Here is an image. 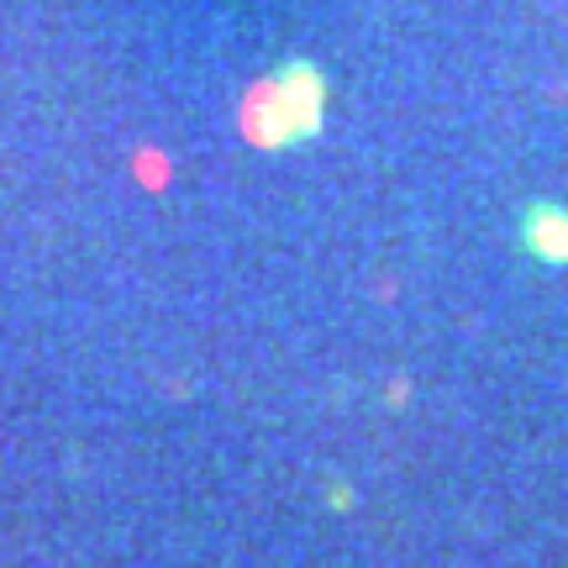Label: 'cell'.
Masks as SVG:
<instances>
[{
    "label": "cell",
    "instance_id": "2",
    "mask_svg": "<svg viewBox=\"0 0 568 568\" xmlns=\"http://www.w3.org/2000/svg\"><path fill=\"white\" fill-rule=\"evenodd\" d=\"M521 243L537 264L568 268V205L558 201H531L521 216Z\"/></svg>",
    "mask_w": 568,
    "mask_h": 568
},
{
    "label": "cell",
    "instance_id": "1",
    "mask_svg": "<svg viewBox=\"0 0 568 568\" xmlns=\"http://www.w3.org/2000/svg\"><path fill=\"white\" fill-rule=\"evenodd\" d=\"M326 95L332 84L316 63H280L268 80H258L243 95V138H253L258 148H301L322 132Z\"/></svg>",
    "mask_w": 568,
    "mask_h": 568
}]
</instances>
